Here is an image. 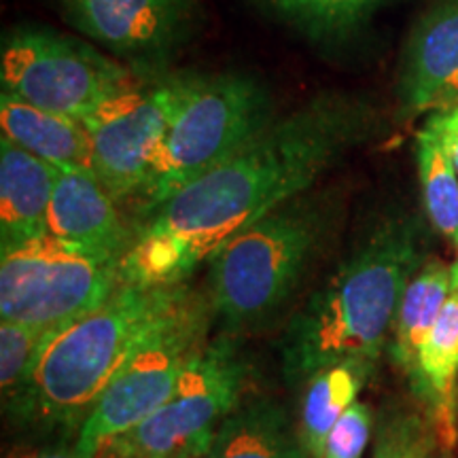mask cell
Here are the masks:
<instances>
[{"label": "cell", "instance_id": "cell-18", "mask_svg": "<svg viewBox=\"0 0 458 458\" xmlns=\"http://www.w3.org/2000/svg\"><path fill=\"white\" fill-rule=\"evenodd\" d=\"M374 369V360L348 359L318 371L306 382L300 408V439L308 458H323L331 428L357 401Z\"/></svg>", "mask_w": 458, "mask_h": 458}, {"label": "cell", "instance_id": "cell-12", "mask_svg": "<svg viewBox=\"0 0 458 458\" xmlns=\"http://www.w3.org/2000/svg\"><path fill=\"white\" fill-rule=\"evenodd\" d=\"M405 117L458 105V0H435L418 21L399 77Z\"/></svg>", "mask_w": 458, "mask_h": 458}, {"label": "cell", "instance_id": "cell-1", "mask_svg": "<svg viewBox=\"0 0 458 458\" xmlns=\"http://www.w3.org/2000/svg\"><path fill=\"white\" fill-rule=\"evenodd\" d=\"M368 125L363 102L342 94H320L276 117L232 157L140 216L119 267L122 283H185L236 233L308 191L365 139Z\"/></svg>", "mask_w": 458, "mask_h": 458}, {"label": "cell", "instance_id": "cell-26", "mask_svg": "<svg viewBox=\"0 0 458 458\" xmlns=\"http://www.w3.org/2000/svg\"><path fill=\"white\" fill-rule=\"evenodd\" d=\"M7 458H88L77 445H45V448H17Z\"/></svg>", "mask_w": 458, "mask_h": 458}, {"label": "cell", "instance_id": "cell-13", "mask_svg": "<svg viewBox=\"0 0 458 458\" xmlns=\"http://www.w3.org/2000/svg\"><path fill=\"white\" fill-rule=\"evenodd\" d=\"M47 232L119 267L134 238V229L119 215L117 199L94 172L83 170H62L57 176Z\"/></svg>", "mask_w": 458, "mask_h": 458}, {"label": "cell", "instance_id": "cell-8", "mask_svg": "<svg viewBox=\"0 0 458 458\" xmlns=\"http://www.w3.org/2000/svg\"><path fill=\"white\" fill-rule=\"evenodd\" d=\"M0 85L28 105L83 122L134 79L122 62L88 43L49 28L21 26L3 41Z\"/></svg>", "mask_w": 458, "mask_h": 458}, {"label": "cell", "instance_id": "cell-9", "mask_svg": "<svg viewBox=\"0 0 458 458\" xmlns=\"http://www.w3.org/2000/svg\"><path fill=\"white\" fill-rule=\"evenodd\" d=\"M244 376L232 344H206L162 408L131 431L105 439L91 458H204L221 422L240 405Z\"/></svg>", "mask_w": 458, "mask_h": 458}, {"label": "cell", "instance_id": "cell-4", "mask_svg": "<svg viewBox=\"0 0 458 458\" xmlns=\"http://www.w3.org/2000/svg\"><path fill=\"white\" fill-rule=\"evenodd\" d=\"M331 202L303 191L210 257L208 293L227 329L266 325L286 306L329 236Z\"/></svg>", "mask_w": 458, "mask_h": 458}, {"label": "cell", "instance_id": "cell-28", "mask_svg": "<svg viewBox=\"0 0 458 458\" xmlns=\"http://www.w3.org/2000/svg\"><path fill=\"white\" fill-rule=\"evenodd\" d=\"M456 401H458V394H456Z\"/></svg>", "mask_w": 458, "mask_h": 458}, {"label": "cell", "instance_id": "cell-5", "mask_svg": "<svg viewBox=\"0 0 458 458\" xmlns=\"http://www.w3.org/2000/svg\"><path fill=\"white\" fill-rule=\"evenodd\" d=\"M274 119L266 85L249 74L193 77L191 89L136 199L139 219L232 157Z\"/></svg>", "mask_w": 458, "mask_h": 458}, {"label": "cell", "instance_id": "cell-16", "mask_svg": "<svg viewBox=\"0 0 458 458\" xmlns=\"http://www.w3.org/2000/svg\"><path fill=\"white\" fill-rule=\"evenodd\" d=\"M416 393L425 399L428 416L442 435L444 444L452 448L456 442L454 403L458 377V289L445 301L444 310L422 342L416 369L410 376Z\"/></svg>", "mask_w": 458, "mask_h": 458}, {"label": "cell", "instance_id": "cell-22", "mask_svg": "<svg viewBox=\"0 0 458 458\" xmlns=\"http://www.w3.org/2000/svg\"><path fill=\"white\" fill-rule=\"evenodd\" d=\"M431 416L397 411L377 427L371 458H450Z\"/></svg>", "mask_w": 458, "mask_h": 458}, {"label": "cell", "instance_id": "cell-19", "mask_svg": "<svg viewBox=\"0 0 458 458\" xmlns=\"http://www.w3.org/2000/svg\"><path fill=\"white\" fill-rule=\"evenodd\" d=\"M452 293V270L444 261H428L410 280L394 314L393 354L399 365L414 374L422 342L444 310Z\"/></svg>", "mask_w": 458, "mask_h": 458}, {"label": "cell", "instance_id": "cell-14", "mask_svg": "<svg viewBox=\"0 0 458 458\" xmlns=\"http://www.w3.org/2000/svg\"><path fill=\"white\" fill-rule=\"evenodd\" d=\"M62 170L0 139V249L47 233V215Z\"/></svg>", "mask_w": 458, "mask_h": 458}, {"label": "cell", "instance_id": "cell-21", "mask_svg": "<svg viewBox=\"0 0 458 458\" xmlns=\"http://www.w3.org/2000/svg\"><path fill=\"white\" fill-rule=\"evenodd\" d=\"M259 3L314 41H334L363 24L382 0H259Z\"/></svg>", "mask_w": 458, "mask_h": 458}, {"label": "cell", "instance_id": "cell-17", "mask_svg": "<svg viewBox=\"0 0 458 458\" xmlns=\"http://www.w3.org/2000/svg\"><path fill=\"white\" fill-rule=\"evenodd\" d=\"M204 458H308L289 414L270 399H257L221 422Z\"/></svg>", "mask_w": 458, "mask_h": 458}, {"label": "cell", "instance_id": "cell-6", "mask_svg": "<svg viewBox=\"0 0 458 458\" xmlns=\"http://www.w3.org/2000/svg\"><path fill=\"white\" fill-rule=\"evenodd\" d=\"M213 314L210 301L187 291L113 377L79 427L74 445L83 456L91 458L105 439L131 431L162 408L187 365L204 351Z\"/></svg>", "mask_w": 458, "mask_h": 458}, {"label": "cell", "instance_id": "cell-23", "mask_svg": "<svg viewBox=\"0 0 458 458\" xmlns=\"http://www.w3.org/2000/svg\"><path fill=\"white\" fill-rule=\"evenodd\" d=\"M57 331L28 327L15 320L0 325V382L4 394H20L37 369L38 359Z\"/></svg>", "mask_w": 458, "mask_h": 458}, {"label": "cell", "instance_id": "cell-11", "mask_svg": "<svg viewBox=\"0 0 458 458\" xmlns=\"http://www.w3.org/2000/svg\"><path fill=\"white\" fill-rule=\"evenodd\" d=\"M66 24L134 71L156 74L196 30L198 0H51Z\"/></svg>", "mask_w": 458, "mask_h": 458}, {"label": "cell", "instance_id": "cell-7", "mask_svg": "<svg viewBox=\"0 0 458 458\" xmlns=\"http://www.w3.org/2000/svg\"><path fill=\"white\" fill-rule=\"evenodd\" d=\"M119 283V266L96 259L49 232L0 249L3 320L62 331L105 303Z\"/></svg>", "mask_w": 458, "mask_h": 458}, {"label": "cell", "instance_id": "cell-20", "mask_svg": "<svg viewBox=\"0 0 458 458\" xmlns=\"http://www.w3.org/2000/svg\"><path fill=\"white\" fill-rule=\"evenodd\" d=\"M416 159L428 221L458 249V172L427 123L416 134Z\"/></svg>", "mask_w": 458, "mask_h": 458}, {"label": "cell", "instance_id": "cell-3", "mask_svg": "<svg viewBox=\"0 0 458 458\" xmlns=\"http://www.w3.org/2000/svg\"><path fill=\"white\" fill-rule=\"evenodd\" d=\"M187 291L185 283H119L105 303L51 337L17 394L21 410L49 425L81 427L113 377Z\"/></svg>", "mask_w": 458, "mask_h": 458}, {"label": "cell", "instance_id": "cell-10", "mask_svg": "<svg viewBox=\"0 0 458 458\" xmlns=\"http://www.w3.org/2000/svg\"><path fill=\"white\" fill-rule=\"evenodd\" d=\"M193 77L134 83L83 119L94 153V174L117 199H139Z\"/></svg>", "mask_w": 458, "mask_h": 458}, {"label": "cell", "instance_id": "cell-2", "mask_svg": "<svg viewBox=\"0 0 458 458\" xmlns=\"http://www.w3.org/2000/svg\"><path fill=\"white\" fill-rule=\"evenodd\" d=\"M420 263L414 223L394 219L377 225L291 318L283 340L286 380L306 385L342 360H376Z\"/></svg>", "mask_w": 458, "mask_h": 458}, {"label": "cell", "instance_id": "cell-15", "mask_svg": "<svg viewBox=\"0 0 458 458\" xmlns=\"http://www.w3.org/2000/svg\"><path fill=\"white\" fill-rule=\"evenodd\" d=\"M0 125L3 139L55 165L57 170L94 172V153L83 122L43 111L3 91Z\"/></svg>", "mask_w": 458, "mask_h": 458}, {"label": "cell", "instance_id": "cell-27", "mask_svg": "<svg viewBox=\"0 0 458 458\" xmlns=\"http://www.w3.org/2000/svg\"><path fill=\"white\" fill-rule=\"evenodd\" d=\"M450 270H452V291H454V289H458V257H456L454 266H450Z\"/></svg>", "mask_w": 458, "mask_h": 458}, {"label": "cell", "instance_id": "cell-25", "mask_svg": "<svg viewBox=\"0 0 458 458\" xmlns=\"http://www.w3.org/2000/svg\"><path fill=\"white\" fill-rule=\"evenodd\" d=\"M425 123L437 134V139L442 140L445 153H448L452 164H454V168L458 172V105L445 108V111L431 113V117H428Z\"/></svg>", "mask_w": 458, "mask_h": 458}, {"label": "cell", "instance_id": "cell-24", "mask_svg": "<svg viewBox=\"0 0 458 458\" xmlns=\"http://www.w3.org/2000/svg\"><path fill=\"white\" fill-rule=\"evenodd\" d=\"M371 428H374V414L369 405L354 401L351 408L344 411L337 425L331 428L325 442L323 458H363Z\"/></svg>", "mask_w": 458, "mask_h": 458}]
</instances>
